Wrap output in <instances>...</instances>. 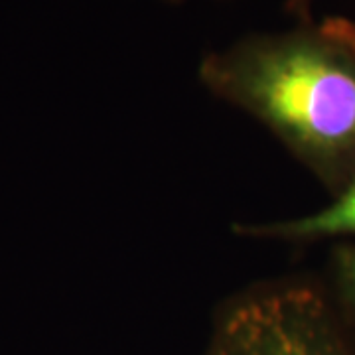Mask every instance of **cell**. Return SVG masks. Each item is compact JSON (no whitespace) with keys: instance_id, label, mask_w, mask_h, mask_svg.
I'll use <instances>...</instances> for the list:
<instances>
[{"instance_id":"6da1fadb","label":"cell","mask_w":355,"mask_h":355,"mask_svg":"<svg viewBox=\"0 0 355 355\" xmlns=\"http://www.w3.org/2000/svg\"><path fill=\"white\" fill-rule=\"evenodd\" d=\"M202 87L251 116L330 191L355 180V24L253 32L198 65Z\"/></svg>"},{"instance_id":"7a4b0ae2","label":"cell","mask_w":355,"mask_h":355,"mask_svg":"<svg viewBox=\"0 0 355 355\" xmlns=\"http://www.w3.org/2000/svg\"><path fill=\"white\" fill-rule=\"evenodd\" d=\"M200 355H355V338L330 292L284 275L223 298Z\"/></svg>"},{"instance_id":"3957f363","label":"cell","mask_w":355,"mask_h":355,"mask_svg":"<svg viewBox=\"0 0 355 355\" xmlns=\"http://www.w3.org/2000/svg\"><path fill=\"white\" fill-rule=\"evenodd\" d=\"M233 235L279 243L352 241L355 239V180L318 211L277 221H237Z\"/></svg>"},{"instance_id":"277c9868","label":"cell","mask_w":355,"mask_h":355,"mask_svg":"<svg viewBox=\"0 0 355 355\" xmlns=\"http://www.w3.org/2000/svg\"><path fill=\"white\" fill-rule=\"evenodd\" d=\"M330 296L355 338V241L336 243L330 253Z\"/></svg>"},{"instance_id":"5b68a950","label":"cell","mask_w":355,"mask_h":355,"mask_svg":"<svg viewBox=\"0 0 355 355\" xmlns=\"http://www.w3.org/2000/svg\"><path fill=\"white\" fill-rule=\"evenodd\" d=\"M312 2L314 0H284V10L298 22H306L312 20Z\"/></svg>"},{"instance_id":"8992f818","label":"cell","mask_w":355,"mask_h":355,"mask_svg":"<svg viewBox=\"0 0 355 355\" xmlns=\"http://www.w3.org/2000/svg\"><path fill=\"white\" fill-rule=\"evenodd\" d=\"M162 2H170V4H180V2H186V0H162Z\"/></svg>"}]
</instances>
